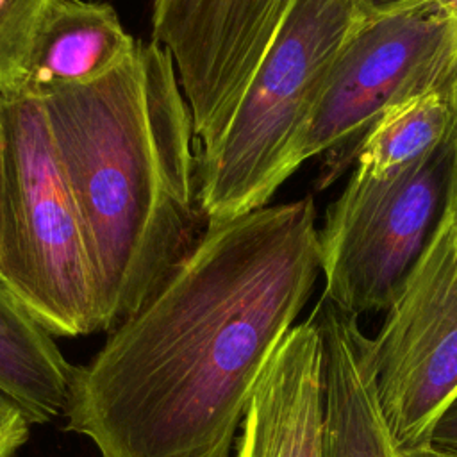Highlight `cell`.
Masks as SVG:
<instances>
[{"instance_id": "cell-1", "label": "cell", "mask_w": 457, "mask_h": 457, "mask_svg": "<svg viewBox=\"0 0 457 457\" xmlns=\"http://www.w3.org/2000/svg\"><path fill=\"white\" fill-rule=\"evenodd\" d=\"M312 195L205 225L150 300L73 366L66 428L100 457H230L321 275Z\"/></svg>"}, {"instance_id": "cell-2", "label": "cell", "mask_w": 457, "mask_h": 457, "mask_svg": "<svg viewBox=\"0 0 457 457\" xmlns=\"http://www.w3.org/2000/svg\"><path fill=\"white\" fill-rule=\"evenodd\" d=\"M39 98L82 218L96 327L112 332L204 232L189 105L171 54L154 39L104 79Z\"/></svg>"}, {"instance_id": "cell-3", "label": "cell", "mask_w": 457, "mask_h": 457, "mask_svg": "<svg viewBox=\"0 0 457 457\" xmlns=\"http://www.w3.org/2000/svg\"><path fill=\"white\" fill-rule=\"evenodd\" d=\"M368 16L357 0H295L227 130L196 159L205 225L268 205L305 162V139L330 71Z\"/></svg>"}, {"instance_id": "cell-4", "label": "cell", "mask_w": 457, "mask_h": 457, "mask_svg": "<svg viewBox=\"0 0 457 457\" xmlns=\"http://www.w3.org/2000/svg\"><path fill=\"white\" fill-rule=\"evenodd\" d=\"M5 239L0 284L52 334L98 332L82 218L43 100L0 95Z\"/></svg>"}, {"instance_id": "cell-5", "label": "cell", "mask_w": 457, "mask_h": 457, "mask_svg": "<svg viewBox=\"0 0 457 457\" xmlns=\"http://www.w3.org/2000/svg\"><path fill=\"white\" fill-rule=\"evenodd\" d=\"M457 180V127L428 154L352 173L320 227L321 296L359 318L387 311L430 239Z\"/></svg>"}, {"instance_id": "cell-6", "label": "cell", "mask_w": 457, "mask_h": 457, "mask_svg": "<svg viewBox=\"0 0 457 457\" xmlns=\"http://www.w3.org/2000/svg\"><path fill=\"white\" fill-rule=\"evenodd\" d=\"M368 350L377 400L398 450L428 446L457 398V180Z\"/></svg>"}, {"instance_id": "cell-7", "label": "cell", "mask_w": 457, "mask_h": 457, "mask_svg": "<svg viewBox=\"0 0 457 457\" xmlns=\"http://www.w3.org/2000/svg\"><path fill=\"white\" fill-rule=\"evenodd\" d=\"M455 46V25L436 5L362 21L330 71L305 139V161L321 157L318 191L353 166L361 141L387 107L446 84Z\"/></svg>"}, {"instance_id": "cell-8", "label": "cell", "mask_w": 457, "mask_h": 457, "mask_svg": "<svg viewBox=\"0 0 457 457\" xmlns=\"http://www.w3.org/2000/svg\"><path fill=\"white\" fill-rule=\"evenodd\" d=\"M295 0H154L152 39L173 57L198 155L214 148Z\"/></svg>"}, {"instance_id": "cell-9", "label": "cell", "mask_w": 457, "mask_h": 457, "mask_svg": "<svg viewBox=\"0 0 457 457\" xmlns=\"http://www.w3.org/2000/svg\"><path fill=\"white\" fill-rule=\"evenodd\" d=\"M323 341L309 316L268 361L245 411L234 457H323Z\"/></svg>"}, {"instance_id": "cell-10", "label": "cell", "mask_w": 457, "mask_h": 457, "mask_svg": "<svg viewBox=\"0 0 457 457\" xmlns=\"http://www.w3.org/2000/svg\"><path fill=\"white\" fill-rule=\"evenodd\" d=\"M311 318L323 341V457H402L377 400L370 337L357 318L325 296Z\"/></svg>"}, {"instance_id": "cell-11", "label": "cell", "mask_w": 457, "mask_h": 457, "mask_svg": "<svg viewBox=\"0 0 457 457\" xmlns=\"http://www.w3.org/2000/svg\"><path fill=\"white\" fill-rule=\"evenodd\" d=\"M136 43L105 2L50 0L32 41L20 93L39 96L50 87L96 82L121 66Z\"/></svg>"}, {"instance_id": "cell-12", "label": "cell", "mask_w": 457, "mask_h": 457, "mask_svg": "<svg viewBox=\"0 0 457 457\" xmlns=\"http://www.w3.org/2000/svg\"><path fill=\"white\" fill-rule=\"evenodd\" d=\"M71 375L52 334L0 284V395L48 423L66 412Z\"/></svg>"}, {"instance_id": "cell-13", "label": "cell", "mask_w": 457, "mask_h": 457, "mask_svg": "<svg viewBox=\"0 0 457 457\" xmlns=\"http://www.w3.org/2000/svg\"><path fill=\"white\" fill-rule=\"evenodd\" d=\"M455 127L457 107L446 84L416 93L377 118L352 168L377 173L403 166L441 145Z\"/></svg>"}, {"instance_id": "cell-14", "label": "cell", "mask_w": 457, "mask_h": 457, "mask_svg": "<svg viewBox=\"0 0 457 457\" xmlns=\"http://www.w3.org/2000/svg\"><path fill=\"white\" fill-rule=\"evenodd\" d=\"M50 0H0V95L23 89L37 25Z\"/></svg>"}, {"instance_id": "cell-15", "label": "cell", "mask_w": 457, "mask_h": 457, "mask_svg": "<svg viewBox=\"0 0 457 457\" xmlns=\"http://www.w3.org/2000/svg\"><path fill=\"white\" fill-rule=\"evenodd\" d=\"M30 420L25 412L0 395V457H14L25 445L30 432Z\"/></svg>"}, {"instance_id": "cell-16", "label": "cell", "mask_w": 457, "mask_h": 457, "mask_svg": "<svg viewBox=\"0 0 457 457\" xmlns=\"http://www.w3.org/2000/svg\"><path fill=\"white\" fill-rule=\"evenodd\" d=\"M430 448L457 453V398L448 405L430 436Z\"/></svg>"}, {"instance_id": "cell-17", "label": "cell", "mask_w": 457, "mask_h": 457, "mask_svg": "<svg viewBox=\"0 0 457 457\" xmlns=\"http://www.w3.org/2000/svg\"><path fill=\"white\" fill-rule=\"evenodd\" d=\"M357 4L362 7L366 14H384L411 7H421V5H436V0H357ZM437 7V5H436Z\"/></svg>"}, {"instance_id": "cell-18", "label": "cell", "mask_w": 457, "mask_h": 457, "mask_svg": "<svg viewBox=\"0 0 457 457\" xmlns=\"http://www.w3.org/2000/svg\"><path fill=\"white\" fill-rule=\"evenodd\" d=\"M5 239V164H4V125L0 118V270Z\"/></svg>"}, {"instance_id": "cell-19", "label": "cell", "mask_w": 457, "mask_h": 457, "mask_svg": "<svg viewBox=\"0 0 457 457\" xmlns=\"http://www.w3.org/2000/svg\"><path fill=\"white\" fill-rule=\"evenodd\" d=\"M402 453V452H400ZM402 457H457V453H448V452H441L430 446L420 448V450H412V452H403Z\"/></svg>"}]
</instances>
